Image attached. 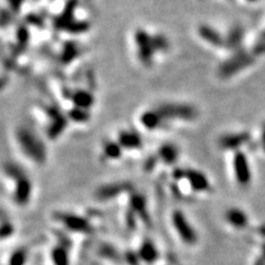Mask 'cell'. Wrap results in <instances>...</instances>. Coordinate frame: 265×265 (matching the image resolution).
Returning a JSON list of instances; mask_svg holds the SVG:
<instances>
[{
  "mask_svg": "<svg viewBox=\"0 0 265 265\" xmlns=\"http://www.w3.org/2000/svg\"><path fill=\"white\" fill-rule=\"evenodd\" d=\"M244 37L245 31L243 27L239 25L231 27L224 36V48L230 50L231 52H235L243 49L242 44L244 41Z\"/></svg>",
  "mask_w": 265,
  "mask_h": 265,
  "instance_id": "obj_10",
  "label": "cell"
},
{
  "mask_svg": "<svg viewBox=\"0 0 265 265\" xmlns=\"http://www.w3.org/2000/svg\"><path fill=\"white\" fill-rule=\"evenodd\" d=\"M50 260L53 265H70V257L65 245L59 244L52 248Z\"/></svg>",
  "mask_w": 265,
  "mask_h": 265,
  "instance_id": "obj_12",
  "label": "cell"
},
{
  "mask_svg": "<svg viewBox=\"0 0 265 265\" xmlns=\"http://www.w3.org/2000/svg\"><path fill=\"white\" fill-rule=\"evenodd\" d=\"M254 53V55L260 56L265 54V39H261V38H259L258 42H255V44L253 46V49L251 50Z\"/></svg>",
  "mask_w": 265,
  "mask_h": 265,
  "instance_id": "obj_18",
  "label": "cell"
},
{
  "mask_svg": "<svg viewBox=\"0 0 265 265\" xmlns=\"http://www.w3.org/2000/svg\"><path fill=\"white\" fill-rule=\"evenodd\" d=\"M4 221H7L6 220V216H4L3 211L0 209V223H1V222H4Z\"/></svg>",
  "mask_w": 265,
  "mask_h": 265,
  "instance_id": "obj_19",
  "label": "cell"
},
{
  "mask_svg": "<svg viewBox=\"0 0 265 265\" xmlns=\"http://www.w3.org/2000/svg\"><path fill=\"white\" fill-rule=\"evenodd\" d=\"M137 258L145 263H151L157 259V250L151 242H145L143 245H140V250L137 253Z\"/></svg>",
  "mask_w": 265,
  "mask_h": 265,
  "instance_id": "obj_14",
  "label": "cell"
},
{
  "mask_svg": "<svg viewBox=\"0 0 265 265\" xmlns=\"http://www.w3.org/2000/svg\"><path fill=\"white\" fill-rule=\"evenodd\" d=\"M13 140L17 149L28 163L42 166L48 160V149L44 140L31 127L20 125L13 132Z\"/></svg>",
  "mask_w": 265,
  "mask_h": 265,
  "instance_id": "obj_2",
  "label": "cell"
},
{
  "mask_svg": "<svg viewBox=\"0 0 265 265\" xmlns=\"http://www.w3.org/2000/svg\"><path fill=\"white\" fill-rule=\"evenodd\" d=\"M158 157L165 164H172L176 160V158H178V149L173 144H166L160 147Z\"/></svg>",
  "mask_w": 265,
  "mask_h": 265,
  "instance_id": "obj_15",
  "label": "cell"
},
{
  "mask_svg": "<svg viewBox=\"0 0 265 265\" xmlns=\"http://www.w3.org/2000/svg\"><path fill=\"white\" fill-rule=\"evenodd\" d=\"M173 226L176 233L179 235L184 243H193L196 241V234H193L190 224L188 223L186 218L183 217L180 211H175L172 217Z\"/></svg>",
  "mask_w": 265,
  "mask_h": 265,
  "instance_id": "obj_7",
  "label": "cell"
},
{
  "mask_svg": "<svg viewBox=\"0 0 265 265\" xmlns=\"http://www.w3.org/2000/svg\"><path fill=\"white\" fill-rule=\"evenodd\" d=\"M123 148L116 140H111L110 143H105L103 145L102 154L106 160H117L122 157Z\"/></svg>",
  "mask_w": 265,
  "mask_h": 265,
  "instance_id": "obj_13",
  "label": "cell"
},
{
  "mask_svg": "<svg viewBox=\"0 0 265 265\" xmlns=\"http://www.w3.org/2000/svg\"><path fill=\"white\" fill-rule=\"evenodd\" d=\"M134 44L137 56L145 64H150L157 52L167 50L169 46V42L165 37L149 35L145 30L136 31Z\"/></svg>",
  "mask_w": 265,
  "mask_h": 265,
  "instance_id": "obj_3",
  "label": "cell"
},
{
  "mask_svg": "<svg viewBox=\"0 0 265 265\" xmlns=\"http://www.w3.org/2000/svg\"><path fill=\"white\" fill-rule=\"evenodd\" d=\"M255 62H257V56L252 51L241 49L232 52L230 56L222 61L218 66L217 73L220 79L228 80L251 68Z\"/></svg>",
  "mask_w": 265,
  "mask_h": 265,
  "instance_id": "obj_4",
  "label": "cell"
},
{
  "mask_svg": "<svg viewBox=\"0 0 265 265\" xmlns=\"http://www.w3.org/2000/svg\"><path fill=\"white\" fill-rule=\"evenodd\" d=\"M56 222L63 226L66 231L79 234H89L93 228L89 222L80 215L68 214V212H60L54 215Z\"/></svg>",
  "mask_w": 265,
  "mask_h": 265,
  "instance_id": "obj_6",
  "label": "cell"
},
{
  "mask_svg": "<svg viewBox=\"0 0 265 265\" xmlns=\"http://www.w3.org/2000/svg\"><path fill=\"white\" fill-rule=\"evenodd\" d=\"M1 174L13 205L26 208L33 196V183L26 170L15 162H7L1 166Z\"/></svg>",
  "mask_w": 265,
  "mask_h": 265,
  "instance_id": "obj_1",
  "label": "cell"
},
{
  "mask_svg": "<svg viewBox=\"0 0 265 265\" xmlns=\"http://www.w3.org/2000/svg\"><path fill=\"white\" fill-rule=\"evenodd\" d=\"M198 35L206 44L214 48H224V36L216 28L209 25H200L198 28Z\"/></svg>",
  "mask_w": 265,
  "mask_h": 265,
  "instance_id": "obj_9",
  "label": "cell"
},
{
  "mask_svg": "<svg viewBox=\"0 0 265 265\" xmlns=\"http://www.w3.org/2000/svg\"><path fill=\"white\" fill-rule=\"evenodd\" d=\"M130 184L126 182H113L107 183L105 186L98 188L95 193L96 199L101 201H108L113 200L117 197L122 196V193L129 190Z\"/></svg>",
  "mask_w": 265,
  "mask_h": 265,
  "instance_id": "obj_8",
  "label": "cell"
},
{
  "mask_svg": "<svg viewBox=\"0 0 265 265\" xmlns=\"http://www.w3.org/2000/svg\"><path fill=\"white\" fill-rule=\"evenodd\" d=\"M155 110L163 125L166 121H192L198 115L197 108L186 103H165Z\"/></svg>",
  "mask_w": 265,
  "mask_h": 265,
  "instance_id": "obj_5",
  "label": "cell"
},
{
  "mask_svg": "<svg viewBox=\"0 0 265 265\" xmlns=\"http://www.w3.org/2000/svg\"><path fill=\"white\" fill-rule=\"evenodd\" d=\"M260 38H261V39H265V30L261 33V36H260Z\"/></svg>",
  "mask_w": 265,
  "mask_h": 265,
  "instance_id": "obj_20",
  "label": "cell"
},
{
  "mask_svg": "<svg viewBox=\"0 0 265 265\" xmlns=\"http://www.w3.org/2000/svg\"><path fill=\"white\" fill-rule=\"evenodd\" d=\"M117 143L121 145V147L124 150H132L138 149L141 146L140 136L135 132L132 131H123L117 137Z\"/></svg>",
  "mask_w": 265,
  "mask_h": 265,
  "instance_id": "obj_11",
  "label": "cell"
},
{
  "mask_svg": "<svg viewBox=\"0 0 265 265\" xmlns=\"http://www.w3.org/2000/svg\"><path fill=\"white\" fill-rule=\"evenodd\" d=\"M245 1H248V2H257L258 0H245Z\"/></svg>",
  "mask_w": 265,
  "mask_h": 265,
  "instance_id": "obj_21",
  "label": "cell"
},
{
  "mask_svg": "<svg viewBox=\"0 0 265 265\" xmlns=\"http://www.w3.org/2000/svg\"><path fill=\"white\" fill-rule=\"evenodd\" d=\"M248 138V136L245 134H236V135H229L224 137L223 139V143L225 145H238L240 143H242V141H244L245 139Z\"/></svg>",
  "mask_w": 265,
  "mask_h": 265,
  "instance_id": "obj_17",
  "label": "cell"
},
{
  "mask_svg": "<svg viewBox=\"0 0 265 265\" xmlns=\"http://www.w3.org/2000/svg\"><path fill=\"white\" fill-rule=\"evenodd\" d=\"M28 260V252L25 249H18L12 252L9 259V265H25Z\"/></svg>",
  "mask_w": 265,
  "mask_h": 265,
  "instance_id": "obj_16",
  "label": "cell"
}]
</instances>
